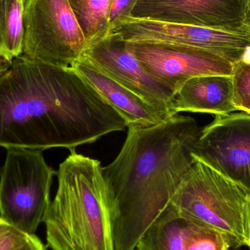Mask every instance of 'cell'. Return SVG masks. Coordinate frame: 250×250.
<instances>
[{
    "label": "cell",
    "mask_w": 250,
    "mask_h": 250,
    "mask_svg": "<svg viewBox=\"0 0 250 250\" xmlns=\"http://www.w3.org/2000/svg\"><path fill=\"white\" fill-rule=\"evenodd\" d=\"M29 236L0 220V250H21Z\"/></svg>",
    "instance_id": "19"
},
{
    "label": "cell",
    "mask_w": 250,
    "mask_h": 250,
    "mask_svg": "<svg viewBox=\"0 0 250 250\" xmlns=\"http://www.w3.org/2000/svg\"><path fill=\"white\" fill-rule=\"evenodd\" d=\"M245 26L247 32L250 35V0H248L246 13H245Z\"/></svg>",
    "instance_id": "23"
},
{
    "label": "cell",
    "mask_w": 250,
    "mask_h": 250,
    "mask_svg": "<svg viewBox=\"0 0 250 250\" xmlns=\"http://www.w3.org/2000/svg\"><path fill=\"white\" fill-rule=\"evenodd\" d=\"M192 156L250 195V114L216 116L201 129Z\"/></svg>",
    "instance_id": "7"
},
{
    "label": "cell",
    "mask_w": 250,
    "mask_h": 250,
    "mask_svg": "<svg viewBox=\"0 0 250 250\" xmlns=\"http://www.w3.org/2000/svg\"><path fill=\"white\" fill-rule=\"evenodd\" d=\"M131 44L143 67L175 95L193 78L233 74V63L207 50L160 42Z\"/></svg>",
    "instance_id": "9"
},
{
    "label": "cell",
    "mask_w": 250,
    "mask_h": 250,
    "mask_svg": "<svg viewBox=\"0 0 250 250\" xmlns=\"http://www.w3.org/2000/svg\"><path fill=\"white\" fill-rule=\"evenodd\" d=\"M247 4L248 0H138L131 18L250 35Z\"/></svg>",
    "instance_id": "11"
},
{
    "label": "cell",
    "mask_w": 250,
    "mask_h": 250,
    "mask_svg": "<svg viewBox=\"0 0 250 250\" xmlns=\"http://www.w3.org/2000/svg\"><path fill=\"white\" fill-rule=\"evenodd\" d=\"M111 33L117 34L128 42H160L207 50L233 64L242 60L250 45V35L247 34L131 17Z\"/></svg>",
    "instance_id": "8"
},
{
    "label": "cell",
    "mask_w": 250,
    "mask_h": 250,
    "mask_svg": "<svg viewBox=\"0 0 250 250\" xmlns=\"http://www.w3.org/2000/svg\"><path fill=\"white\" fill-rule=\"evenodd\" d=\"M21 250H46L42 242L35 236L31 235Z\"/></svg>",
    "instance_id": "21"
},
{
    "label": "cell",
    "mask_w": 250,
    "mask_h": 250,
    "mask_svg": "<svg viewBox=\"0 0 250 250\" xmlns=\"http://www.w3.org/2000/svg\"><path fill=\"white\" fill-rule=\"evenodd\" d=\"M245 236H246V245L250 250V195L247 204L246 214H245Z\"/></svg>",
    "instance_id": "22"
},
{
    "label": "cell",
    "mask_w": 250,
    "mask_h": 250,
    "mask_svg": "<svg viewBox=\"0 0 250 250\" xmlns=\"http://www.w3.org/2000/svg\"><path fill=\"white\" fill-rule=\"evenodd\" d=\"M232 76L209 75L187 82L173 98L175 114L181 112L227 115L237 111L233 100Z\"/></svg>",
    "instance_id": "13"
},
{
    "label": "cell",
    "mask_w": 250,
    "mask_h": 250,
    "mask_svg": "<svg viewBox=\"0 0 250 250\" xmlns=\"http://www.w3.org/2000/svg\"><path fill=\"white\" fill-rule=\"evenodd\" d=\"M83 57L92 65L153 106L175 115V93L156 80L137 59L130 42L116 33L89 47Z\"/></svg>",
    "instance_id": "10"
},
{
    "label": "cell",
    "mask_w": 250,
    "mask_h": 250,
    "mask_svg": "<svg viewBox=\"0 0 250 250\" xmlns=\"http://www.w3.org/2000/svg\"><path fill=\"white\" fill-rule=\"evenodd\" d=\"M193 222L182 217L169 205L146 230L137 250H186V241Z\"/></svg>",
    "instance_id": "14"
},
{
    "label": "cell",
    "mask_w": 250,
    "mask_h": 250,
    "mask_svg": "<svg viewBox=\"0 0 250 250\" xmlns=\"http://www.w3.org/2000/svg\"><path fill=\"white\" fill-rule=\"evenodd\" d=\"M249 195L202 162L195 161L170 205L185 218L223 232L234 248L246 245L245 214Z\"/></svg>",
    "instance_id": "4"
},
{
    "label": "cell",
    "mask_w": 250,
    "mask_h": 250,
    "mask_svg": "<svg viewBox=\"0 0 250 250\" xmlns=\"http://www.w3.org/2000/svg\"><path fill=\"white\" fill-rule=\"evenodd\" d=\"M89 48L110 34L108 16L114 0H67Z\"/></svg>",
    "instance_id": "16"
},
{
    "label": "cell",
    "mask_w": 250,
    "mask_h": 250,
    "mask_svg": "<svg viewBox=\"0 0 250 250\" xmlns=\"http://www.w3.org/2000/svg\"><path fill=\"white\" fill-rule=\"evenodd\" d=\"M201 131L192 117L179 114L154 126L128 128L118 155L103 167L114 250H135L170 205L195 163L192 152Z\"/></svg>",
    "instance_id": "2"
},
{
    "label": "cell",
    "mask_w": 250,
    "mask_h": 250,
    "mask_svg": "<svg viewBox=\"0 0 250 250\" xmlns=\"http://www.w3.org/2000/svg\"><path fill=\"white\" fill-rule=\"evenodd\" d=\"M229 250H242L240 249V248H232Z\"/></svg>",
    "instance_id": "24"
},
{
    "label": "cell",
    "mask_w": 250,
    "mask_h": 250,
    "mask_svg": "<svg viewBox=\"0 0 250 250\" xmlns=\"http://www.w3.org/2000/svg\"><path fill=\"white\" fill-rule=\"evenodd\" d=\"M26 0H0V76L23 53V13Z\"/></svg>",
    "instance_id": "15"
},
{
    "label": "cell",
    "mask_w": 250,
    "mask_h": 250,
    "mask_svg": "<svg viewBox=\"0 0 250 250\" xmlns=\"http://www.w3.org/2000/svg\"><path fill=\"white\" fill-rule=\"evenodd\" d=\"M138 0H114L108 16L110 33L122 21L131 17V13Z\"/></svg>",
    "instance_id": "20"
},
{
    "label": "cell",
    "mask_w": 250,
    "mask_h": 250,
    "mask_svg": "<svg viewBox=\"0 0 250 250\" xmlns=\"http://www.w3.org/2000/svg\"><path fill=\"white\" fill-rule=\"evenodd\" d=\"M57 175V193L43 222L48 247L114 250L110 193L101 162L73 150Z\"/></svg>",
    "instance_id": "3"
},
{
    "label": "cell",
    "mask_w": 250,
    "mask_h": 250,
    "mask_svg": "<svg viewBox=\"0 0 250 250\" xmlns=\"http://www.w3.org/2000/svg\"><path fill=\"white\" fill-rule=\"evenodd\" d=\"M126 127L121 116L71 67L21 54L0 76V146L70 151Z\"/></svg>",
    "instance_id": "1"
},
{
    "label": "cell",
    "mask_w": 250,
    "mask_h": 250,
    "mask_svg": "<svg viewBox=\"0 0 250 250\" xmlns=\"http://www.w3.org/2000/svg\"><path fill=\"white\" fill-rule=\"evenodd\" d=\"M233 104L237 111L250 114V63L239 60L233 64Z\"/></svg>",
    "instance_id": "18"
},
{
    "label": "cell",
    "mask_w": 250,
    "mask_h": 250,
    "mask_svg": "<svg viewBox=\"0 0 250 250\" xmlns=\"http://www.w3.org/2000/svg\"><path fill=\"white\" fill-rule=\"evenodd\" d=\"M22 55L59 67H71L89 48L67 0H26Z\"/></svg>",
    "instance_id": "6"
},
{
    "label": "cell",
    "mask_w": 250,
    "mask_h": 250,
    "mask_svg": "<svg viewBox=\"0 0 250 250\" xmlns=\"http://www.w3.org/2000/svg\"><path fill=\"white\" fill-rule=\"evenodd\" d=\"M57 171L42 151L7 148L0 169V220L28 235H34L51 204L50 191Z\"/></svg>",
    "instance_id": "5"
},
{
    "label": "cell",
    "mask_w": 250,
    "mask_h": 250,
    "mask_svg": "<svg viewBox=\"0 0 250 250\" xmlns=\"http://www.w3.org/2000/svg\"><path fill=\"white\" fill-rule=\"evenodd\" d=\"M83 79L121 116L127 128L154 126L173 116L168 111L148 104L124 86L117 83L82 57L71 65Z\"/></svg>",
    "instance_id": "12"
},
{
    "label": "cell",
    "mask_w": 250,
    "mask_h": 250,
    "mask_svg": "<svg viewBox=\"0 0 250 250\" xmlns=\"http://www.w3.org/2000/svg\"><path fill=\"white\" fill-rule=\"evenodd\" d=\"M231 239L215 229L194 223L186 241V250H229Z\"/></svg>",
    "instance_id": "17"
}]
</instances>
